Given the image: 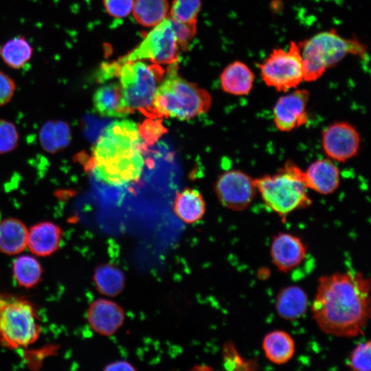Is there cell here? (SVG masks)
<instances>
[{
    "mask_svg": "<svg viewBox=\"0 0 371 371\" xmlns=\"http://www.w3.org/2000/svg\"><path fill=\"white\" fill-rule=\"evenodd\" d=\"M306 247L298 236L281 232L273 236L270 254L272 262L281 272L287 273L305 259Z\"/></svg>",
    "mask_w": 371,
    "mask_h": 371,
    "instance_id": "13",
    "label": "cell"
},
{
    "mask_svg": "<svg viewBox=\"0 0 371 371\" xmlns=\"http://www.w3.org/2000/svg\"><path fill=\"white\" fill-rule=\"evenodd\" d=\"M117 76L125 102L133 112L139 110L145 115L155 116L153 102L158 83L163 76L159 65L144 60L117 62Z\"/></svg>",
    "mask_w": 371,
    "mask_h": 371,
    "instance_id": "6",
    "label": "cell"
},
{
    "mask_svg": "<svg viewBox=\"0 0 371 371\" xmlns=\"http://www.w3.org/2000/svg\"><path fill=\"white\" fill-rule=\"evenodd\" d=\"M168 0H134L132 14L139 25L153 27L168 17Z\"/></svg>",
    "mask_w": 371,
    "mask_h": 371,
    "instance_id": "24",
    "label": "cell"
},
{
    "mask_svg": "<svg viewBox=\"0 0 371 371\" xmlns=\"http://www.w3.org/2000/svg\"><path fill=\"white\" fill-rule=\"evenodd\" d=\"M254 80L252 70L240 60L227 65L220 75V84L223 91L238 96L249 94L253 88Z\"/></svg>",
    "mask_w": 371,
    "mask_h": 371,
    "instance_id": "18",
    "label": "cell"
},
{
    "mask_svg": "<svg viewBox=\"0 0 371 371\" xmlns=\"http://www.w3.org/2000/svg\"><path fill=\"white\" fill-rule=\"evenodd\" d=\"M309 96L308 90L294 89L278 99L273 109V121L278 130L291 132L307 123Z\"/></svg>",
    "mask_w": 371,
    "mask_h": 371,
    "instance_id": "12",
    "label": "cell"
},
{
    "mask_svg": "<svg viewBox=\"0 0 371 371\" xmlns=\"http://www.w3.org/2000/svg\"><path fill=\"white\" fill-rule=\"evenodd\" d=\"M262 349L269 361L277 365H282L293 358L295 344L290 334L284 330H277L265 336Z\"/></svg>",
    "mask_w": 371,
    "mask_h": 371,
    "instance_id": "20",
    "label": "cell"
},
{
    "mask_svg": "<svg viewBox=\"0 0 371 371\" xmlns=\"http://www.w3.org/2000/svg\"><path fill=\"white\" fill-rule=\"evenodd\" d=\"M311 311L325 333L344 337L362 335L371 313L370 278L355 271L320 277Z\"/></svg>",
    "mask_w": 371,
    "mask_h": 371,
    "instance_id": "1",
    "label": "cell"
},
{
    "mask_svg": "<svg viewBox=\"0 0 371 371\" xmlns=\"http://www.w3.org/2000/svg\"><path fill=\"white\" fill-rule=\"evenodd\" d=\"M276 308L282 318L286 320L297 319L303 316L307 310V295L300 286L284 287L278 294Z\"/></svg>",
    "mask_w": 371,
    "mask_h": 371,
    "instance_id": "19",
    "label": "cell"
},
{
    "mask_svg": "<svg viewBox=\"0 0 371 371\" xmlns=\"http://www.w3.org/2000/svg\"><path fill=\"white\" fill-rule=\"evenodd\" d=\"M257 65L265 85L278 91H291L304 81L301 51L295 42H291L287 50L273 49L265 60Z\"/></svg>",
    "mask_w": 371,
    "mask_h": 371,
    "instance_id": "8",
    "label": "cell"
},
{
    "mask_svg": "<svg viewBox=\"0 0 371 371\" xmlns=\"http://www.w3.org/2000/svg\"><path fill=\"white\" fill-rule=\"evenodd\" d=\"M140 136L148 144L154 143L166 129L159 120H153L152 118L146 120L138 128Z\"/></svg>",
    "mask_w": 371,
    "mask_h": 371,
    "instance_id": "33",
    "label": "cell"
},
{
    "mask_svg": "<svg viewBox=\"0 0 371 371\" xmlns=\"http://www.w3.org/2000/svg\"><path fill=\"white\" fill-rule=\"evenodd\" d=\"M144 142L136 124L128 120L110 124L93 150L92 168L96 178L120 186L137 181L144 166Z\"/></svg>",
    "mask_w": 371,
    "mask_h": 371,
    "instance_id": "2",
    "label": "cell"
},
{
    "mask_svg": "<svg viewBox=\"0 0 371 371\" xmlns=\"http://www.w3.org/2000/svg\"><path fill=\"white\" fill-rule=\"evenodd\" d=\"M254 182L265 205L282 218L311 205L304 170L294 162L288 161L276 172L256 178Z\"/></svg>",
    "mask_w": 371,
    "mask_h": 371,
    "instance_id": "4",
    "label": "cell"
},
{
    "mask_svg": "<svg viewBox=\"0 0 371 371\" xmlns=\"http://www.w3.org/2000/svg\"><path fill=\"white\" fill-rule=\"evenodd\" d=\"M0 222H1V213H0Z\"/></svg>",
    "mask_w": 371,
    "mask_h": 371,
    "instance_id": "36",
    "label": "cell"
},
{
    "mask_svg": "<svg viewBox=\"0 0 371 371\" xmlns=\"http://www.w3.org/2000/svg\"><path fill=\"white\" fill-rule=\"evenodd\" d=\"M33 48L23 36H17L7 41L0 48V56L8 67L18 69L32 58Z\"/></svg>",
    "mask_w": 371,
    "mask_h": 371,
    "instance_id": "26",
    "label": "cell"
},
{
    "mask_svg": "<svg viewBox=\"0 0 371 371\" xmlns=\"http://www.w3.org/2000/svg\"><path fill=\"white\" fill-rule=\"evenodd\" d=\"M39 141L43 149L49 153H56L69 146L71 140L69 125L63 120H49L41 128Z\"/></svg>",
    "mask_w": 371,
    "mask_h": 371,
    "instance_id": "23",
    "label": "cell"
},
{
    "mask_svg": "<svg viewBox=\"0 0 371 371\" xmlns=\"http://www.w3.org/2000/svg\"><path fill=\"white\" fill-rule=\"evenodd\" d=\"M62 236L60 227L52 222H41L28 231L27 244L30 251L39 256H47L58 248Z\"/></svg>",
    "mask_w": 371,
    "mask_h": 371,
    "instance_id": "17",
    "label": "cell"
},
{
    "mask_svg": "<svg viewBox=\"0 0 371 371\" xmlns=\"http://www.w3.org/2000/svg\"><path fill=\"white\" fill-rule=\"evenodd\" d=\"M42 273L41 265L32 256H21L14 262V277L21 286L30 288L35 286L40 282Z\"/></svg>",
    "mask_w": 371,
    "mask_h": 371,
    "instance_id": "27",
    "label": "cell"
},
{
    "mask_svg": "<svg viewBox=\"0 0 371 371\" xmlns=\"http://www.w3.org/2000/svg\"><path fill=\"white\" fill-rule=\"evenodd\" d=\"M102 3L107 14L120 19L131 14L134 0H102Z\"/></svg>",
    "mask_w": 371,
    "mask_h": 371,
    "instance_id": "32",
    "label": "cell"
},
{
    "mask_svg": "<svg viewBox=\"0 0 371 371\" xmlns=\"http://www.w3.org/2000/svg\"><path fill=\"white\" fill-rule=\"evenodd\" d=\"M19 132L15 125L0 119V154L9 153L18 146Z\"/></svg>",
    "mask_w": 371,
    "mask_h": 371,
    "instance_id": "31",
    "label": "cell"
},
{
    "mask_svg": "<svg viewBox=\"0 0 371 371\" xmlns=\"http://www.w3.org/2000/svg\"><path fill=\"white\" fill-rule=\"evenodd\" d=\"M223 359L224 366L227 370H254L257 366L252 361H245L231 342L224 344Z\"/></svg>",
    "mask_w": 371,
    "mask_h": 371,
    "instance_id": "30",
    "label": "cell"
},
{
    "mask_svg": "<svg viewBox=\"0 0 371 371\" xmlns=\"http://www.w3.org/2000/svg\"><path fill=\"white\" fill-rule=\"evenodd\" d=\"M297 44L306 82L318 80L347 55L363 56L366 52V46L359 40L344 38L334 29L319 32Z\"/></svg>",
    "mask_w": 371,
    "mask_h": 371,
    "instance_id": "5",
    "label": "cell"
},
{
    "mask_svg": "<svg viewBox=\"0 0 371 371\" xmlns=\"http://www.w3.org/2000/svg\"><path fill=\"white\" fill-rule=\"evenodd\" d=\"M361 137L358 130L346 121L327 126L322 135V147L328 158L346 162L356 157L360 150Z\"/></svg>",
    "mask_w": 371,
    "mask_h": 371,
    "instance_id": "11",
    "label": "cell"
},
{
    "mask_svg": "<svg viewBox=\"0 0 371 371\" xmlns=\"http://www.w3.org/2000/svg\"><path fill=\"white\" fill-rule=\"evenodd\" d=\"M214 190L221 205L234 211L247 209L258 194L254 179L239 170L221 174Z\"/></svg>",
    "mask_w": 371,
    "mask_h": 371,
    "instance_id": "10",
    "label": "cell"
},
{
    "mask_svg": "<svg viewBox=\"0 0 371 371\" xmlns=\"http://www.w3.org/2000/svg\"><path fill=\"white\" fill-rule=\"evenodd\" d=\"M146 34L142 41L118 62L148 60L156 65L178 63L179 43L168 17Z\"/></svg>",
    "mask_w": 371,
    "mask_h": 371,
    "instance_id": "9",
    "label": "cell"
},
{
    "mask_svg": "<svg viewBox=\"0 0 371 371\" xmlns=\"http://www.w3.org/2000/svg\"><path fill=\"white\" fill-rule=\"evenodd\" d=\"M212 97L204 89L188 82L178 74V63L169 65L167 75L157 86L153 102L157 117L181 120L193 118L209 111Z\"/></svg>",
    "mask_w": 371,
    "mask_h": 371,
    "instance_id": "3",
    "label": "cell"
},
{
    "mask_svg": "<svg viewBox=\"0 0 371 371\" xmlns=\"http://www.w3.org/2000/svg\"><path fill=\"white\" fill-rule=\"evenodd\" d=\"M93 104L96 111L103 117H124L132 113L125 102L119 82L99 87L93 93Z\"/></svg>",
    "mask_w": 371,
    "mask_h": 371,
    "instance_id": "16",
    "label": "cell"
},
{
    "mask_svg": "<svg viewBox=\"0 0 371 371\" xmlns=\"http://www.w3.org/2000/svg\"><path fill=\"white\" fill-rule=\"evenodd\" d=\"M125 314L123 308L109 299L93 301L87 311V320L91 328L97 333L111 336L123 325Z\"/></svg>",
    "mask_w": 371,
    "mask_h": 371,
    "instance_id": "14",
    "label": "cell"
},
{
    "mask_svg": "<svg viewBox=\"0 0 371 371\" xmlns=\"http://www.w3.org/2000/svg\"><path fill=\"white\" fill-rule=\"evenodd\" d=\"M93 280L98 292L109 297L117 296L125 286L123 271L119 267L109 263L102 264L95 268Z\"/></svg>",
    "mask_w": 371,
    "mask_h": 371,
    "instance_id": "25",
    "label": "cell"
},
{
    "mask_svg": "<svg viewBox=\"0 0 371 371\" xmlns=\"http://www.w3.org/2000/svg\"><path fill=\"white\" fill-rule=\"evenodd\" d=\"M173 209L183 222L192 224L202 218L205 213V203L199 191L186 188L176 196Z\"/></svg>",
    "mask_w": 371,
    "mask_h": 371,
    "instance_id": "21",
    "label": "cell"
},
{
    "mask_svg": "<svg viewBox=\"0 0 371 371\" xmlns=\"http://www.w3.org/2000/svg\"><path fill=\"white\" fill-rule=\"evenodd\" d=\"M104 370H135V368L128 361L118 360L106 365Z\"/></svg>",
    "mask_w": 371,
    "mask_h": 371,
    "instance_id": "35",
    "label": "cell"
},
{
    "mask_svg": "<svg viewBox=\"0 0 371 371\" xmlns=\"http://www.w3.org/2000/svg\"><path fill=\"white\" fill-rule=\"evenodd\" d=\"M201 8V0H173L170 5L168 17L177 23L196 25Z\"/></svg>",
    "mask_w": 371,
    "mask_h": 371,
    "instance_id": "28",
    "label": "cell"
},
{
    "mask_svg": "<svg viewBox=\"0 0 371 371\" xmlns=\"http://www.w3.org/2000/svg\"><path fill=\"white\" fill-rule=\"evenodd\" d=\"M40 326L32 305L0 300V341L10 348L25 347L39 337Z\"/></svg>",
    "mask_w": 371,
    "mask_h": 371,
    "instance_id": "7",
    "label": "cell"
},
{
    "mask_svg": "<svg viewBox=\"0 0 371 371\" xmlns=\"http://www.w3.org/2000/svg\"><path fill=\"white\" fill-rule=\"evenodd\" d=\"M16 90L14 80L3 71H0V106L9 102Z\"/></svg>",
    "mask_w": 371,
    "mask_h": 371,
    "instance_id": "34",
    "label": "cell"
},
{
    "mask_svg": "<svg viewBox=\"0 0 371 371\" xmlns=\"http://www.w3.org/2000/svg\"><path fill=\"white\" fill-rule=\"evenodd\" d=\"M371 343L370 340L359 343L351 352L347 366L355 371H370Z\"/></svg>",
    "mask_w": 371,
    "mask_h": 371,
    "instance_id": "29",
    "label": "cell"
},
{
    "mask_svg": "<svg viewBox=\"0 0 371 371\" xmlns=\"http://www.w3.org/2000/svg\"><path fill=\"white\" fill-rule=\"evenodd\" d=\"M304 179L308 190L328 195L335 192L340 184V172L334 161L329 158L317 159L304 170Z\"/></svg>",
    "mask_w": 371,
    "mask_h": 371,
    "instance_id": "15",
    "label": "cell"
},
{
    "mask_svg": "<svg viewBox=\"0 0 371 371\" xmlns=\"http://www.w3.org/2000/svg\"><path fill=\"white\" fill-rule=\"evenodd\" d=\"M28 230L16 218H7L0 222V251L7 255H15L27 247Z\"/></svg>",
    "mask_w": 371,
    "mask_h": 371,
    "instance_id": "22",
    "label": "cell"
}]
</instances>
